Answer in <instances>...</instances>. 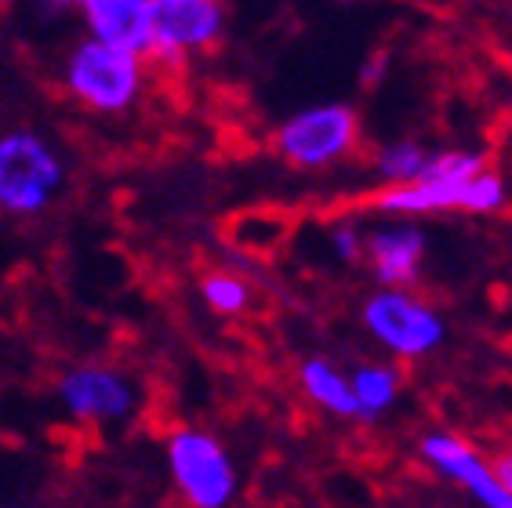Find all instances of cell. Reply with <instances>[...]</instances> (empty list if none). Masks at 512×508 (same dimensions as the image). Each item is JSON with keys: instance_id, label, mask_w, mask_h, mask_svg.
Segmentation results:
<instances>
[{"instance_id": "cell-1", "label": "cell", "mask_w": 512, "mask_h": 508, "mask_svg": "<svg viewBox=\"0 0 512 508\" xmlns=\"http://www.w3.org/2000/svg\"><path fill=\"white\" fill-rule=\"evenodd\" d=\"M509 193L505 178L487 167L480 149H440L429 153V164L411 186H385L375 196L382 215H436V211H469L494 215Z\"/></svg>"}, {"instance_id": "cell-2", "label": "cell", "mask_w": 512, "mask_h": 508, "mask_svg": "<svg viewBox=\"0 0 512 508\" xmlns=\"http://www.w3.org/2000/svg\"><path fill=\"white\" fill-rule=\"evenodd\" d=\"M62 186L66 164L48 138L26 127L0 135V211L40 215L55 204Z\"/></svg>"}, {"instance_id": "cell-3", "label": "cell", "mask_w": 512, "mask_h": 508, "mask_svg": "<svg viewBox=\"0 0 512 508\" xmlns=\"http://www.w3.org/2000/svg\"><path fill=\"white\" fill-rule=\"evenodd\" d=\"M62 84L80 106L95 113H124L138 102L146 88V66L135 55L113 51L95 40H77L62 66Z\"/></svg>"}, {"instance_id": "cell-4", "label": "cell", "mask_w": 512, "mask_h": 508, "mask_svg": "<svg viewBox=\"0 0 512 508\" xmlns=\"http://www.w3.org/2000/svg\"><path fill=\"white\" fill-rule=\"evenodd\" d=\"M164 454L171 479L189 508H229L237 501L240 472L218 436L204 429H175Z\"/></svg>"}, {"instance_id": "cell-5", "label": "cell", "mask_w": 512, "mask_h": 508, "mask_svg": "<svg viewBox=\"0 0 512 508\" xmlns=\"http://www.w3.org/2000/svg\"><path fill=\"white\" fill-rule=\"evenodd\" d=\"M364 327L389 356L418 360L444 345L447 323L433 305L414 291H393L382 287L364 302Z\"/></svg>"}, {"instance_id": "cell-6", "label": "cell", "mask_w": 512, "mask_h": 508, "mask_svg": "<svg viewBox=\"0 0 512 508\" xmlns=\"http://www.w3.org/2000/svg\"><path fill=\"white\" fill-rule=\"evenodd\" d=\"M356 135H360V124L349 106H338V102L309 106L276 127V153L302 171H320L349 157Z\"/></svg>"}, {"instance_id": "cell-7", "label": "cell", "mask_w": 512, "mask_h": 508, "mask_svg": "<svg viewBox=\"0 0 512 508\" xmlns=\"http://www.w3.org/2000/svg\"><path fill=\"white\" fill-rule=\"evenodd\" d=\"M226 30V11L215 0H153V59L178 66L193 51L211 48Z\"/></svg>"}, {"instance_id": "cell-8", "label": "cell", "mask_w": 512, "mask_h": 508, "mask_svg": "<svg viewBox=\"0 0 512 508\" xmlns=\"http://www.w3.org/2000/svg\"><path fill=\"white\" fill-rule=\"evenodd\" d=\"M59 400L73 421L84 425H113L124 421L138 403V392L128 374L102 367V363H84L62 374Z\"/></svg>"}, {"instance_id": "cell-9", "label": "cell", "mask_w": 512, "mask_h": 508, "mask_svg": "<svg viewBox=\"0 0 512 508\" xmlns=\"http://www.w3.org/2000/svg\"><path fill=\"white\" fill-rule=\"evenodd\" d=\"M422 458L444 479L469 490L476 498V505L512 508V498L498 487V479H494L491 461L480 458V450L469 440H462V436H454V432H429V436H422Z\"/></svg>"}, {"instance_id": "cell-10", "label": "cell", "mask_w": 512, "mask_h": 508, "mask_svg": "<svg viewBox=\"0 0 512 508\" xmlns=\"http://www.w3.org/2000/svg\"><path fill=\"white\" fill-rule=\"evenodd\" d=\"M80 19L88 40L146 59L153 51V0H84Z\"/></svg>"}, {"instance_id": "cell-11", "label": "cell", "mask_w": 512, "mask_h": 508, "mask_svg": "<svg viewBox=\"0 0 512 508\" xmlns=\"http://www.w3.org/2000/svg\"><path fill=\"white\" fill-rule=\"evenodd\" d=\"M364 258L375 269L378 284L407 291L418 280L425 262V233L414 222L378 225L364 236Z\"/></svg>"}, {"instance_id": "cell-12", "label": "cell", "mask_w": 512, "mask_h": 508, "mask_svg": "<svg viewBox=\"0 0 512 508\" xmlns=\"http://www.w3.org/2000/svg\"><path fill=\"white\" fill-rule=\"evenodd\" d=\"M298 385L320 411L335 414V418H356V400L349 389V374L338 371L335 363L324 356H309L298 367Z\"/></svg>"}, {"instance_id": "cell-13", "label": "cell", "mask_w": 512, "mask_h": 508, "mask_svg": "<svg viewBox=\"0 0 512 508\" xmlns=\"http://www.w3.org/2000/svg\"><path fill=\"white\" fill-rule=\"evenodd\" d=\"M349 389H353V400H356V418L375 421L396 407L400 389H404V378L389 363H364V367H356L349 374Z\"/></svg>"}, {"instance_id": "cell-14", "label": "cell", "mask_w": 512, "mask_h": 508, "mask_svg": "<svg viewBox=\"0 0 512 508\" xmlns=\"http://www.w3.org/2000/svg\"><path fill=\"white\" fill-rule=\"evenodd\" d=\"M429 164V149L414 138H400V142H389L385 149H378V175H382L385 186H411L418 182V175Z\"/></svg>"}, {"instance_id": "cell-15", "label": "cell", "mask_w": 512, "mask_h": 508, "mask_svg": "<svg viewBox=\"0 0 512 508\" xmlns=\"http://www.w3.org/2000/svg\"><path fill=\"white\" fill-rule=\"evenodd\" d=\"M200 298L218 316H240L251 305V287L233 273H211L200 284Z\"/></svg>"}, {"instance_id": "cell-16", "label": "cell", "mask_w": 512, "mask_h": 508, "mask_svg": "<svg viewBox=\"0 0 512 508\" xmlns=\"http://www.w3.org/2000/svg\"><path fill=\"white\" fill-rule=\"evenodd\" d=\"M331 247H335V254L342 262L356 265L364 258V233L353 222H335L331 225Z\"/></svg>"}, {"instance_id": "cell-17", "label": "cell", "mask_w": 512, "mask_h": 508, "mask_svg": "<svg viewBox=\"0 0 512 508\" xmlns=\"http://www.w3.org/2000/svg\"><path fill=\"white\" fill-rule=\"evenodd\" d=\"M491 469H494V479H498V487L512 498V450L509 454H498V458L491 461Z\"/></svg>"}, {"instance_id": "cell-18", "label": "cell", "mask_w": 512, "mask_h": 508, "mask_svg": "<svg viewBox=\"0 0 512 508\" xmlns=\"http://www.w3.org/2000/svg\"><path fill=\"white\" fill-rule=\"evenodd\" d=\"M4 508H26V505H4Z\"/></svg>"}]
</instances>
